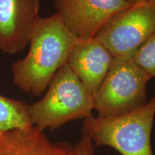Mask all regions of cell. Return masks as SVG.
<instances>
[{
    "label": "cell",
    "instance_id": "6da1fadb",
    "mask_svg": "<svg viewBox=\"0 0 155 155\" xmlns=\"http://www.w3.org/2000/svg\"><path fill=\"white\" fill-rule=\"evenodd\" d=\"M78 39L58 13L40 17L29 42L28 54L12 64L13 84L26 94L42 96L53 75L67 63Z\"/></svg>",
    "mask_w": 155,
    "mask_h": 155
},
{
    "label": "cell",
    "instance_id": "7a4b0ae2",
    "mask_svg": "<svg viewBox=\"0 0 155 155\" xmlns=\"http://www.w3.org/2000/svg\"><path fill=\"white\" fill-rule=\"evenodd\" d=\"M94 97L65 63L50 80L43 98L29 105L32 125L55 130L68 122L92 116Z\"/></svg>",
    "mask_w": 155,
    "mask_h": 155
},
{
    "label": "cell",
    "instance_id": "3957f363",
    "mask_svg": "<svg viewBox=\"0 0 155 155\" xmlns=\"http://www.w3.org/2000/svg\"><path fill=\"white\" fill-rule=\"evenodd\" d=\"M155 96L145 105L119 116L83 119V129L97 147H109L121 155H154L151 134Z\"/></svg>",
    "mask_w": 155,
    "mask_h": 155
},
{
    "label": "cell",
    "instance_id": "277c9868",
    "mask_svg": "<svg viewBox=\"0 0 155 155\" xmlns=\"http://www.w3.org/2000/svg\"><path fill=\"white\" fill-rule=\"evenodd\" d=\"M150 78L132 58H114L94 96L98 117L121 115L145 105L148 102L147 84Z\"/></svg>",
    "mask_w": 155,
    "mask_h": 155
},
{
    "label": "cell",
    "instance_id": "5b68a950",
    "mask_svg": "<svg viewBox=\"0 0 155 155\" xmlns=\"http://www.w3.org/2000/svg\"><path fill=\"white\" fill-rule=\"evenodd\" d=\"M155 33V4L139 3L108 19L95 36L114 58H132Z\"/></svg>",
    "mask_w": 155,
    "mask_h": 155
},
{
    "label": "cell",
    "instance_id": "8992f818",
    "mask_svg": "<svg viewBox=\"0 0 155 155\" xmlns=\"http://www.w3.org/2000/svg\"><path fill=\"white\" fill-rule=\"evenodd\" d=\"M131 5L127 0H54L63 24L83 40L95 38L108 19Z\"/></svg>",
    "mask_w": 155,
    "mask_h": 155
},
{
    "label": "cell",
    "instance_id": "52a82bcc",
    "mask_svg": "<svg viewBox=\"0 0 155 155\" xmlns=\"http://www.w3.org/2000/svg\"><path fill=\"white\" fill-rule=\"evenodd\" d=\"M40 0H0V50L15 54L30 42L40 15Z\"/></svg>",
    "mask_w": 155,
    "mask_h": 155
},
{
    "label": "cell",
    "instance_id": "ba28073f",
    "mask_svg": "<svg viewBox=\"0 0 155 155\" xmlns=\"http://www.w3.org/2000/svg\"><path fill=\"white\" fill-rule=\"evenodd\" d=\"M114 56L96 38L78 39L68 65L94 97L107 75Z\"/></svg>",
    "mask_w": 155,
    "mask_h": 155
},
{
    "label": "cell",
    "instance_id": "9c48e42d",
    "mask_svg": "<svg viewBox=\"0 0 155 155\" xmlns=\"http://www.w3.org/2000/svg\"><path fill=\"white\" fill-rule=\"evenodd\" d=\"M68 142H53L32 125L0 131V155H72Z\"/></svg>",
    "mask_w": 155,
    "mask_h": 155
},
{
    "label": "cell",
    "instance_id": "30bf717a",
    "mask_svg": "<svg viewBox=\"0 0 155 155\" xmlns=\"http://www.w3.org/2000/svg\"><path fill=\"white\" fill-rule=\"evenodd\" d=\"M26 102L0 95V131L32 126Z\"/></svg>",
    "mask_w": 155,
    "mask_h": 155
},
{
    "label": "cell",
    "instance_id": "8fae6325",
    "mask_svg": "<svg viewBox=\"0 0 155 155\" xmlns=\"http://www.w3.org/2000/svg\"><path fill=\"white\" fill-rule=\"evenodd\" d=\"M132 59L151 78H155V33L138 48Z\"/></svg>",
    "mask_w": 155,
    "mask_h": 155
},
{
    "label": "cell",
    "instance_id": "7c38bea8",
    "mask_svg": "<svg viewBox=\"0 0 155 155\" xmlns=\"http://www.w3.org/2000/svg\"><path fill=\"white\" fill-rule=\"evenodd\" d=\"M95 147L91 139L82 129L81 137L73 147L72 155H94Z\"/></svg>",
    "mask_w": 155,
    "mask_h": 155
},
{
    "label": "cell",
    "instance_id": "4fadbf2b",
    "mask_svg": "<svg viewBox=\"0 0 155 155\" xmlns=\"http://www.w3.org/2000/svg\"><path fill=\"white\" fill-rule=\"evenodd\" d=\"M131 5H135V4L139 3H150L155 4V0H127Z\"/></svg>",
    "mask_w": 155,
    "mask_h": 155
}]
</instances>
